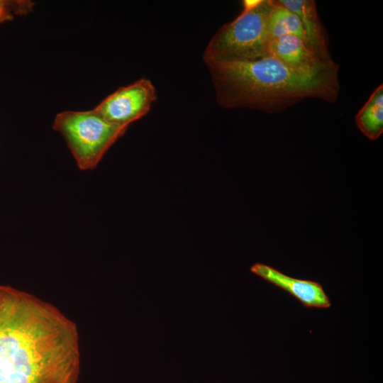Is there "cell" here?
Segmentation results:
<instances>
[{"label": "cell", "mask_w": 383, "mask_h": 383, "mask_svg": "<svg viewBox=\"0 0 383 383\" xmlns=\"http://www.w3.org/2000/svg\"><path fill=\"white\" fill-rule=\"evenodd\" d=\"M74 324L54 306L0 284V383H77Z\"/></svg>", "instance_id": "1"}, {"label": "cell", "mask_w": 383, "mask_h": 383, "mask_svg": "<svg viewBox=\"0 0 383 383\" xmlns=\"http://www.w3.org/2000/svg\"><path fill=\"white\" fill-rule=\"evenodd\" d=\"M216 101L225 109L279 113L307 98L334 103L340 92L339 65L302 73L268 55L245 62L206 61Z\"/></svg>", "instance_id": "2"}, {"label": "cell", "mask_w": 383, "mask_h": 383, "mask_svg": "<svg viewBox=\"0 0 383 383\" xmlns=\"http://www.w3.org/2000/svg\"><path fill=\"white\" fill-rule=\"evenodd\" d=\"M273 0H245L243 10L222 26L208 43L206 61L245 62L270 55L267 18Z\"/></svg>", "instance_id": "3"}, {"label": "cell", "mask_w": 383, "mask_h": 383, "mask_svg": "<svg viewBox=\"0 0 383 383\" xmlns=\"http://www.w3.org/2000/svg\"><path fill=\"white\" fill-rule=\"evenodd\" d=\"M52 128L63 136L79 169L89 170L97 166L128 127L109 122L94 109L60 112Z\"/></svg>", "instance_id": "4"}, {"label": "cell", "mask_w": 383, "mask_h": 383, "mask_svg": "<svg viewBox=\"0 0 383 383\" xmlns=\"http://www.w3.org/2000/svg\"><path fill=\"white\" fill-rule=\"evenodd\" d=\"M156 99L157 91L151 81L141 78L120 87L94 109L109 122L128 127L148 113Z\"/></svg>", "instance_id": "5"}, {"label": "cell", "mask_w": 383, "mask_h": 383, "mask_svg": "<svg viewBox=\"0 0 383 383\" xmlns=\"http://www.w3.org/2000/svg\"><path fill=\"white\" fill-rule=\"evenodd\" d=\"M250 272L287 292L306 307L326 309L331 306L329 298L318 282L291 277L262 263L253 265Z\"/></svg>", "instance_id": "6"}, {"label": "cell", "mask_w": 383, "mask_h": 383, "mask_svg": "<svg viewBox=\"0 0 383 383\" xmlns=\"http://www.w3.org/2000/svg\"><path fill=\"white\" fill-rule=\"evenodd\" d=\"M269 55L289 68L302 73L318 72L335 63L320 58L299 38L285 35L269 43Z\"/></svg>", "instance_id": "7"}, {"label": "cell", "mask_w": 383, "mask_h": 383, "mask_svg": "<svg viewBox=\"0 0 383 383\" xmlns=\"http://www.w3.org/2000/svg\"><path fill=\"white\" fill-rule=\"evenodd\" d=\"M298 16L302 23L308 46L324 61H332L328 43L313 0H278Z\"/></svg>", "instance_id": "8"}, {"label": "cell", "mask_w": 383, "mask_h": 383, "mask_svg": "<svg viewBox=\"0 0 383 383\" xmlns=\"http://www.w3.org/2000/svg\"><path fill=\"white\" fill-rule=\"evenodd\" d=\"M360 131L370 140L377 139L383 132V84L377 87L355 116Z\"/></svg>", "instance_id": "9"}, {"label": "cell", "mask_w": 383, "mask_h": 383, "mask_svg": "<svg viewBox=\"0 0 383 383\" xmlns=\"http://www.w3.org/2000/svg\"><path fill=\"white\" fill-rule=\"evenodd\" d=\"M267 33L270 42L282 35H293L307 45L301 20L296 14L281 4L278 0H273L272 2L267 18Z\"/></svg>", "instance_id": "10"}, {"label": "cell", "mask_w": 383, "mask_h": 383, "mask_svg": "<svg viewBox=\"0 0 383 383\" xmlns=\"http://www.w3.org/2000/svg\"><path fill=\"white\" fill-rule=\"evenodd\" d=\"M34 6L29 0H0V23L13 20L16 16L28 14Z\"/></svg>", "instance_id": "11"}]
</instances>
